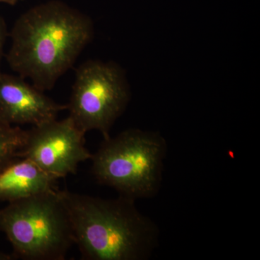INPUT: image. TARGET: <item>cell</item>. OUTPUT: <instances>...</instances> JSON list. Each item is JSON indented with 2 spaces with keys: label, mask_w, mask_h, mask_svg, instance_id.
Masks as SVG:
<instances>
[{
  "label": "cell",
  "mask_w": 260,
  "mask_h": 260,
  "mask_svg": "<svg viewBox=\"0 0 260 260\" xmlns=\"http://www.w3.org/2000/svg\"><path fill=\"white\" fill-rule=\"evenodd\" d=\"M88 15L56 0L20 15L9 32L7 62L10 68L44 92L75 64L93 37Z\"/></svg>",
  "instance_id": "cell-1"
},
{
  "label": "cell",
  "mask_w": 260,
  "mask_h": 260,
  "mask_svg": "<svg viewBox=\"0 0 260 260\" xmlns=\"http://www.w3.org/2000/svg\"><path fill=\"white\" fill-rule=\"evenodd\" d=\"M69 215L74 244L86 260H145L157 247L159 229L135 200L104 199L57 189Z\"/></svg>",
  "instance_id": "cell-2"
},
{
  "label": "cell",
  "mask_w": 260,
  "mask_h": 260,
  "mask_svg": "<svg viewBox=\"0 0 260 260\" xmlns=\"http://www.w3.org/2000/svg\"><path fill=\"white\" fill-rule=\"evenodd\" d=\"M165 139L158 133L130 129L104 139L92 155V173L99 184L136 200L151 198L161 186Z\"/></svg>",
  "instance_id": "cell-3"
},
{
  "label": "cell",
  "mask_w": 260,
  "mask_h": 260,
  "mask_svg": "<svg viewBox=\"0 0 260 260\" xmlns=\"http://www.w3.org/2000/svg\"><path fill=\"white\" fill-rule=\"evenodd\" d=\"M0 232L11 243L15 259L63 260L74 244L57 189L8 203L0 209Z\"/></svg>",
  "instance_id": "cell-4"
},
{
  "label": "cell",
  "mask_w": 260,
  "mask_h": 260,
  "mask_svg": "<svg viewBox=\"0 0 260 260\" xmlns=\"http://www.w3.org/2000/svg\"><path fill=\"white\" fill-rule=\"evenodd\" d=\"M129 100V87L119 66L88 60L76 70L67 105L70 117L80 129L85 133L98 130L107 139Z\"/></svg>",
  "instance_id": "cell-5"
},
{
  "label": "cell",
  "mask_w": 260,
  "mask_h": 260,
  "mask_svg": "<svg viewBox=\"0 0 260 260\" xmlns=\"http://www.w3.org/2000/svg\"><path fill=\"white\" fill-rule=\"evenodd\" d=\"M85 135L69 116L32 126L26 130L20 158L29 159L58 179L75 174L80 162L93 155L85 147Z\"/></svg>",
  "instance_id": "cell-6"
},
{
  "label": "cell",
  "mask_w": 260,
  "mask_h": 260,
  "mask_svg": "<svg viewBox=\"0 0 260 260\" xmlns=\"http://www.w3.org/2000/svg\"><path fill=\"white\" fill-rule=\"evenodd\" d=\"M68 105L58 104L21 76L0 72V119L13 126H37L56 119Z\"/></svg>",
  "instance_id": "cell-7"
},
{
  "label": "cell",
  "mask_w": 260,
  "mask_h": 260,
  "mask_svg": "<svg viewBox=\"0 0 260 260\" xmlns=\"http://www.w3.org/2000/svg\"><path fill=\"white\" fill-rule=\"evenodd\" d=\"M57 180L29 159H15L0 172V201L10 203L54 190Z\"/></svg>",
  "instance_id": "cell-8"
},
{
  "label": "cell",
  "mask_w": 260,
  "mask_h": 260,
  "mask_svg": "<svg viewBox=\"0 0 260 260\" xmlns=\"http://www.w3.org/2000/svg\"><path fill=\"white\" fill-rule=\"evenodd\" d=\"M26 130L0 119V172L15 159L20 158Z\"/></svg>",
  "instance_id": "cell-9"
},
{
  "label": "cell",
  "mask_w": 260,
  "mask_h": 260,
  "mask_svg": "<svg viewBox=\"0 0 260 260\" xmlns=\"http://www.w3.org/2000/svg\"><path fill=\"white\" fill-rule=\"evenodd\" d=\"M8 37H9V32L8 31L6 23L3 17L0 16V63L4 54V46Z\"/></svg>",
  "instance_id": "cell-10"
},
{
  "label": "cell",
  "mask_w": 260,
  "mask_h": 260,
  "mask_svg": "<svg viewBox=\"0 0 260 260\" xmlns=\"http://www.w3.org/2000/svg\"><path fill=\"white\" fill-rule=\"evenodd\" d=\"M15 259L13 254H8L0 251V260H13Z\"/></svg>",
  "instance_id": "cell-11"
},
{
  "label": "cell",
  "mask_w": 260,
  "mask_h": 260,
  "mask_svg": "<svg viewBox=\"0 0 260 260\" xmlns=\"http://www.w3.org/2000/svg\"><path fill=\"white\" fill-rule=\"evenodd\" d=\"M20 1H21V0H0V3L10 5H15Z\"/></svg>",
  "instance_id": "cell-12"
}]
</instances>
